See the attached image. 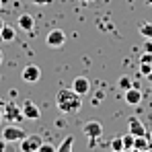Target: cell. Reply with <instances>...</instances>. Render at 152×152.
<instances>
[{
  "mask_svg": "<svg viewBox=\"0 0 152 152\" xmlns=\"http://www.w3.org/2000/svg\"><path fill=\"white\" fill-rule=\"evenodd\" d=\"M140 72L144 76H148L152 72V64H142V62H140Z\"/></svg>",
  "mask_w": 152,
  "mask_h": 152,
  "instance_id": "obj_20",
  "label": "cell"
},
{
  "mask_svg": "<svg viewBox=\"0 0 152 152\" xmlns=\"http://www.w3.org/2000/svg\"><path fill=\"white\" fill-rule=\"evenodd\" d=\"M82 2H84V4H91V2H93V0H82Z\"/></svg>",
  "mask_w": 152,
  "mask_h": 152,
  "instance_id": "obj_30",
  "label": "cell"
},
{
  "mask_svg": "<svg viewBox=\"0 0 152 152\" xmlns=\"http://www.w3.org/2000/svg\"><path fill=\"white\" fill-rule=\"evenodd\" d=\"M117 86H119L121 91H127L129 86H134V82H132V78H129V76H121V78L117 80Z\"/></svg>",
  "mask_w": 152,
  "mask_h": 152,
  "instance_id": "obj_18",
  "label": "cell"
},
{
  "mask_svg": "<svg viewBox=\"0 0 152 152\" xmlns=\"http://www.w3.org/2000/svg\"><path fill=\"white\" fill-rule=\"evenodd\" d=\"M19 27H21L23 31H27V33H31V31L35 29V19H33L31 15H21V17H19Z\"/></svg>",
  "mask_w": 152,
  "mask_h": 152,
  "instance_id": "obj_12",
  "label": "cell"
},
{
  "mask_svg": "<svg viewBox=\"0 0 152 152\" xmlns=\"http://www.w3.org/2000/svg\"><path fill=\"white\" fill-rule=\"evenodd\" d=\"M134 150H148V136H136Z\"/></svg>",
  "mask_w": 152,
  "mask_h": 152,
  "instance_id": "obj_14",
  "label": "cell"
},
{
  "mask_svg": "<svg viewBox=\"0 0 152 152\" xmlns=\"http://www.w3.org/2000/svg\"><path fill=\"white\" fill-rule=\"evenodd\" d=\"M35 4H41V6H48V4H51L53 0H33Z\"/></svg>",
  "mask_w": 152,
  "mask_h": 152,
  "instance_id": "obj_24",
  "label": "cell"
},
{
  "mask_svg": "<svg viewBox=\"0 0 152 152\" xmlns=\"http://www.w3.org/2000/svg\"><path fill=\"white\" fill-rule=\"evenodd\" d=\"M72 91L78 93L80 97L82 95H88V91H91V80L86 78V76H78L72 80Z\"/></svg>",
  "mask_w": 152,
  "mask_h": 152,
  "instance_id": "obj_9",
  "label": "cell"
},
{
  "mask_svg": "<svg viewBox=\"0 0 152 152\" xmlns=\"http://www.w3.org/2000/svg\"><path fill=\"white\" fill-rule=\"evenodd\" d=\"M2 27H4V21H2V19H0V31H2Z\"/></svg>",
  "mask_w": 152,
  "mask_h": 152,
  "instance_id": "obj_27",
  "label": "cell"
},
{
  "mask_svg": "<svg viewBox=\"0 0 152 152\" xmlns=\"http://www.w3.org/2000/svg\"><path fill=\"white\" fill-rule=\"evenodd\" d=\"M45 43H48V48H62L64 43H66V33L62 31V29H53L48 33V37H45Z\"/></svg>",
  "mask_w": 152,
  "mask_h": 152,
  "instance_id": "obj_5",
  "label": "cell"
},
{
  "mask_svg": "<svg viewBox=\"0 0 152 152\" xmlns=\"http://www.w3.org/2000/svg\"><path fill=\"white\" fill-rule=\"evenodd\" d=\"M4 103H6L4 99H0V109H2V105H4Z\"/></svg>",
  "mask_w": 152,
  "mask_h": 152,
  "instance_id": "obj_28",
  "label": "cell"
},
{
  "mask_svg": "<svg viewBox=\"0 0 152 152\" xmlns=\"http://www.w3.org/2000/svg\"><path fill=\"white\" fill-rule=\"evenodd\" d=\"M127 126H129V134H134V136H148L146 126H144L138 117H129V119H127Z\"/></svg>",
  "mask_w": 152,
  "mask_h": 152,
  "instance_id": "obj_10",
  "label": "cell"
},
{
  "mask_svg": "<svg viewBox=\"0 0 152 152\" xmlns=\"http://www.w3.org/2000/svg\"><path fill=\"white\" fill-rule=\"evenodd\" d=\"M148 138H152V134H150V136H148Z\"/></svg>",
  "mask_w": 152,
  "mask_h": 152,
  "instance_id": "obj_33",
  "label": "cell"
},
{
  "mask_svg": "<svg viewBox=\"0 0 152 152\" xmlns=\"http://www.w3.org/2000/svg\"><path fill=\"white\" fill-rule=\"evenodd\" d=\"M72 146H74V138H72V136H66L64 142H62L60 146H56V152H68Z\"/></svg>",
  "mask_w": 152,
  "mask_h": 152,
  "instance_id": "obj_15",
  "label": "cell"
},
{
  "mask_svg": "<svg viewBox=\"0 0 152 152\" xmlns=\"http://www.w3.org/2000/svg\"><path fill=\"white\" fill-rule=\"evenodd\" d=\"M23 117L25 119H29V121H39V117H41V111H39V107L35 105L33 101H23Z\"/></svg>",
  "mask_w": 152,
  "mask_h": 152,
  "instance_id": "obj_7",
  "label": "cell"
},
{
  "mask_svg": "<svg viewBox=\"0 0 152 152\" xmlns=\"http://www.w3.org/2000/svg\"><path fill=\"white\" fill-rule=\"evenodd\" d=\"M121 140H124V150H134V140H136V136H134V134L121 136Z\"/></svg>",
  "mask_w": 152,
  "mask_h": 152,
  "instance_id": "obj_17",
  "label": "cell"
},
{
  "mask_svg": "<svg viewBox=\"0 0 152 152\" xmlns=\"http://www.w3.org/2000/svg\"><path fill=\"white\" fill-rule=\"evenodd\" d=\"M0 2H2V0H0Z\"/></svg>",
  "mask_w": 152,
  "mask_h": 152,
  "instance_id": "obj_34",
  "label": "cell"
},
{
  "mask_svg": "<svg viewBox=\"0 0 152 152\" xmlns=\"http://www.w3.org/2000/svg\"><path fill=\"white\" fill-rule=\"evenodd\" d=\"M6 144H8V142H6L4 138H0V152H2V150H6Z\"/></svg>",
  "mask_w": 152,
  "mask_h": 152,
  "instance_id": "obj_25",
  "label": "cell"
},
{
  "mask_svg": "<svg viewBox=\"0 0 152 152\" xmlns=\"http://www.w3.org/2000/svg\"><path fill=\"white\" fill-rule=\"evenodd\" d=\"M82 132H84V136L91 140V146H95V142L103 136V126H101V121L91 119V121H86V124L82 126Z\"/></svg>",
  "mask_w": 152,
  "mask_h": 152,
  "instance_id": "obj_3",
  "label": "cell"
},
{
  "mask_svg": "<svg viewBox=\"0 0 152 152\" xmlns=\"http://www.w3.org/2000/svg\"><path fill=\"white\" fill-rule=\"evenodd\" d=\"M39 152H56V146L53 144H41L39 146Z\"/></svg>",
  "mask_w": 152,
  "mask_h": 152,
  "instance_id": "obj_22",
  "label": "cell"
},
{
  "mask_svg": "<svg viewBox=\"0 0 152 152\" xmlns=\"http://www.w3.org/2000/svg\"><path fill=\"white\" fill-rule=\"evenodd\" d=\"M140 62H142V64H152V53L150 51H144L142 58H140Z\"/></svg>",
  "mask_w": 152,
  "mask_h": 152,
  "instance_id": "obj_21",
  "label": "cell"
},
{
  "mask_svg": "<svg viewBox=\"0 0 152 152\" xmlns=\"http://www.w3.org/2000/svg\"><path fill=\"white\" fill-rule=\"evenodd\" d=\"M138 31H140V35H142V37H146V39H152V23H148V21L140 23Z\"/></svg>",
  "mask_w": 152,
  "mask_h": 152,
  "instance_id": "obj_16",
  "label": "cell"
},
{
  "mask_svg": "<svg viewBox=\"0 0 152 152\" xmlns=\"http://www.w3.org/2000/svg\"><path fill=\"white\" fill-rule=\"evenodd\" d=\"M126 93V103L127 105H138V103H142V91L138 88V86H129Z\"/></svg>",
  "mask_w": 152,
  "mask_h": 152,
  "instance_id": "obj_11",
  "label": "cell"
},
{
  "mask_svg": "<svg viewBox=\"0 0 152 152\" xmlns=\"http://www.w3.org/2000/svg\"><path fill=\"white\" fill-rule=\"evenodd\" d=\"M146 78H148V80H150V82H152V72H150V74H148V76H146Z\"/></svg>",
  "mask_w": 152,
  "mask_h": 152,
  "instance_id": "obj_29",
  "label": "cell"
},
{
  "mask_svg": "<svg viewBox=\"0 0 152 152\" xmlns=\"http://www.w3.org/2000/svg\"><path fill=\"white\" fill-rule=\"evenodd\" d=\"M43 144V138L39 134H27L21 140V150L23 152H39V146Z\"/></svg>",
  "mask_w": 152,
  "mask_h": 152,
  "instance_id": "obj_4",
  "label": "cell"
},
{
  "mask_svg": "<svg viewBox=\"0 0 152 152\" xmlns=\"http://www.w3.org/2000/svg\"><path fill=\"white\" fill-rule=\"evenodd\" d=\"M56 105L62 113L66 115H72V113H78L80 107H82V97L74 93L72 88H60L58 95H56Z\"/></svg>",
  "mask_w": 152,
  "mask_h": 152,
  "instance_id": "obj_1",
  "label": "cell"
},
{
  "mask_svg": "<svg viewBox=\"0 0 152 152\" xmlns=\"http://www.w3.org/2000/svg\"><path fill=\"white\" fill-rule=\"evenodd\" d=\"M0 64H2V51H0Z\"/></svg>",
  "mask_w": 152,
  "mask_h": 152,
  "instance_id": "obj_32",
  "label": "cell"
},
{
  "mask_svg": "<svg viewBox=\"0 0 152 152\" xmlns=\"http://www.w3.org/2000/svg\"><path fill=\"white\" fill-rule=\"evenodd\" d=\"M15 37H17V33H15V29H12L10 25L2 27V31H0V39H2V41L10 43V41H15Z\"/></svg>",
  "mask_w": 152,
  "mask_h": 152,
  "instance_id": "obj_13",
  "label": "cell"
},
{
  "mask_svg": "<svg viewBox=\"0 0 152 152\" xmlns=\"http://www.w3.org/2000/svg\"><path fill=\"white\" fill-rule=\"evenodd\" d=\"M109 146H111V150H115V152H121V150H124V140H121V136L113 138Z\"/></svg>",
  "mask_w": 152,
  "mask_h": 152,
  "instance_id": "obj_19",
  "label": "cell"
},
{
  "mask_svg": "<svg viewBox=\"0 0 152 152\" xmlns=\"http://www.w3.org/2000/svg\"><path fill=\"white\" fill-rule=\"evenodd\" d=\"M25 136H27L25 129H21V127H17V126H6L2 129V138L6 142H21Z\"/></svg>",
  "mask_w": 152,
  "mask_h": 152,
  "instance_id": "obj_6",
  "label": "cell"
},
{
  "mask_svg": "<svg viewBox=\"0 0 152 152\" xmlns=\"http://www.w3.org/2000/svg\"><path fill=\"white\" fill-rule=\"evenodd\" d=\"M146 4H148V6H152V0H146Z\"/></svg>",
  "mask_w": 152,
  "mask_h": 152,
  "instance_id": "obj_31",
  "label": "cell"
},
{
  "mask_svg": "<svg viewBox=\"0 0 152 152\" xmlns=\"http://www.w3.org/2000/svg\"><path fill=\"white\" fill-rule=\"evenodd\" d=\"M21 78H23L25 82H37V80L41 78V68L35 66V64H29V66H25V68L21 70Z\"/></svg>",
  "mask_w": 152,
  "mask_h": 152,
  "instance_id": "obj_8",
  "label": "cell"
},
{
  "mask_svg": "<svg viewBox=\"0 0 152 152\" xmlns=\"http://www.w3.org/2000/svg\"><path fill=\"white\" fill-rule=\"evenodd\" d=\"M2 115H4V119L10 121V124H19V121L25 119V117H23V109L12 101H6L2 105Z\"/></svg>",
  "mask_w": 152,
  "mask_h": 152,
  "instance_id": "obj_2",
  "label": "cell"
},
{
  "mask_svg": "<svg viewBox=\"0 0 152 152\" xmlns=\"http://www.w3.org/2000/svg\"><path fill=\"white\" fill-rule=\"evenodd\" d=\"M144 51H150V53H152V39H146V43H144Z\"/></svg>",
  "mask_w": 152,
  "mask_h": 152,
  "instance_id": "obj_23",
  "label": "cell"
},
{
  "mask_svg": "<svg viewBox=\"0 0 152 152\" xmlns=\"http://www.w3.org/2000/svg\"><path fill=\"white\" fill-rule=\"evenodd\" d=\"M2 119H4V115H2V109H0V124H2Z\"/></svg>",
  "mask_w": 152,
  "mask_h": 152,
  "instance_id": "obj_26",
  "label": "cell"
}]
</instances>
